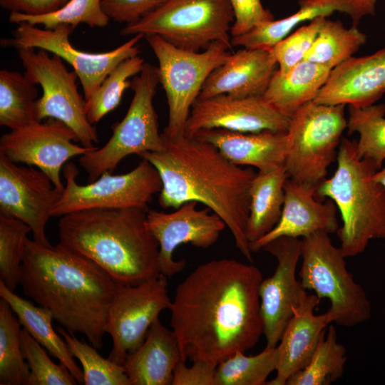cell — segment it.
Returning a JSON list of instances; mask_svg holds the SVG:
<instances>
[{"instance_id": "obj_37", "label": "cell", "mask_w": 385, "mask_h": 385, "mask_svg": "<svg viewBox=\"0 0 385 385\" xmlns=\"http://www.w3.org/2000/svg\"><path fill=\"white\" fill-rule=\"evenodd\" d=\"M102 0H69L56 11L42 15H29L12 11L9 20L19 24L26 21L31 25H43L53 29L60 24H68L75 29L80 24L90 27H105L111 19L103 9Z\"/></svg>"}, {"instance_id": "obj_7", "label": "cell", "mask_w": 385, "mask_h": 385, "mask_svg": "<svg viewBox=\"0 0 385 385\" xmlns=\"http://www.w3.org/2000/svg\"><path fill=\"white\" fill-rule=\"evenodd\" d=\"M158 83V67L145 62L141 72L131 81L133 96L127 113L114 125L110 139L103 147L80 156V165L87 173L88 181L96 180L105 172L113 173L128 155L164 149L153 106Z\"/></svg>"}, {"instance_id": "obj_19", "label": "cell", "mask_w": 385, "mask_h": 385, "mask_svg": "<svg viewBox=\"0 0 385 385\" xmlns=\"http://www.w3.org/2000/svg\"><path fill=\"white\" fill-rule=\"evenodd\" d=\"M289 120L290 117L278 111L262 96L236 98L220 94L195 101L184 133L193 138L200 130L215 128L242 133L287 132Z\"/></svg>"}, {"instance_id": "obj_43", "label": "cell", "mask_w": 385, "mask_h": 385, "mask_svg": "<svg viewBox=\"0 0 385 385\" xmlns=\"http://www.w3.org/2000/svg\"><path fill=\"white\" fill-rule=\"evenodd\" d=\"M164 0H102L103 11L114 21L130 24L155 9Z\"/></svg>"}, {"instance_id": "obj_31", "label": "cell", "mask_w": 385, "mask_h": 385, "mask_svg": "<svg viewBox=\"0 0 385 385\" xmlns=\"http://www.w3.org/2000/svg\"><path fill=\"white\" fill-rule=\"evenodd\" d=\"M366 41L356 26L346 29L339 21L326 19L305 60L334 68L351 58Z\"/></svg>"}, {"instance_id": "obj_18", "label": "cell", "mask_w": 385, "mask_h": 385, "mask_svg": "<svg viewBox=\"0 0 385 385\" xmlns=\"http://www.w3.org/2000/svg\"><path fill=\"white\" fill-rule=\"evenodd\" d=\"M197 202H185L172 212L155 210L147 212V225L159 243L161 274L171 277L182 271L186 262L175 260L173 253L182 244L206 249L218 240L226 225L208 208L198 210Z\"/></svg>"}, {"instance_id": "obj_40", "label": "cell", "mask_w": 385, "mask_h": 385, "mask_svg": "<svg viewBox=\"0 0 385 385\" xmlns=\"http://www.w3.org/2000/svg\"><path fill=\"white\" fill-rule=\"evenodd\" d=\"M24 358L30 369L26 385H76L77 381L63 364H56L42 346L24 329L20 334Z\"/></svg>"}, {"instance_id": "obj_29", "label": "cell", "mask_w": 385, "mask_h": 385, "mask_svg": "<svg viewBox=\"0 0 385 385\" xmlns=\"http://www.w3.org/2000/svg\"><path fill=\"white\" fill-rule=\"evenodd\" d=\"M288 178L284 165L257 172L250 189L247 225L250 244L267 234L279 220L284 201V185Z\"/></svg>"}, {"instance_id": "obj_13", "label": "cell", "mask_w": 385, "mask_h": 385, "mask_svg": "<svg viewBox=\"0 0 385 385\" xmlns=\"http://www.w3.org/2000/svg\"><path fill=\"white\" fill-rule=\"evenodd\" d=\"M73 28L60 24L53 29H40L23 21L12 31L11 38L0 41L2 47L44 49L59 56L68 62L77 73L87 100L107 76L123 61L139 53L138 43L144 37L143 34L133 36L120 46L106 52L89 53L73 47L69 36Z\"/></svg>"}, {"instance_id": "obj_44", "label": "cell", "mask_w": 385, "mask_h": 385, "mask_svg": "<svg viewBox=\"0 0 385 385\" xmlns=\"http://www.w3.org/2000/svg\"><path fill=\"white\" fill-rule=\"evenodd\" d=\"M216 366L203 361H192L191 366L180 360L174 372L172 385H215Z\"/></svg>"}, {"instance_id": "obj_24", "label": "cell", "mask_w": 385, "mask_h": 385, "mask_svg": "<svg viewBox=\"0 0 385 385\" xmlns=\"http://www.w3.org/2000/svg\"><path fill=\"white\" fill-rule=\"evenodd\" d=\"M376 0H299V9L293 14L279 20L260 24L247 33L231 37L232 46L270 49L300 24L334 12L348 14L356 26L365 16L374 15Z\"/></svg>"}, {"instance_id": "obj_46", "label": "cell", "mask_w": 385, "mask_h": 385, "mask_svg": "<svg viewBox=\"0 0 385 385\" xmlns=\"http://www.w3.org/2000/svg\"><path fill=\"white\" fill-rule=\"evenodd\" d=\"M373 178L385 188V168L378 170L374 175Z\"/></svg>"}, {"instance_id": "obj_12", "label": "cell", "mask_w": 385, "mask_h": 385, "mask_svg": "<svg viewBox=\"0 0 385 385\" xmlns=\"http://www.w3.org/2000/svg\"><path fill=\"white\" fill-rule=\"evenodd\" d=\"M78 173L73 163L63 167L66 185L52 217L93 208H140L148 212L153 195L162 190L158 171L143 158L127 173L112 175L105 172L88 185L77 183Z\"/></svg>"}, {"instance_id": "obj_32", "label": "cell", "mask_w": 385, "mask_h": 385, "mask_svg": "<svg viewBox=\"0 0 385 385\" xmlns=\"http://www.w3.org/2000/svg\"><path fill=\"white\" fill-rule=\"evenodd\" d=\"M325 334L308 364L291 376L286 385H328L342 376L346 361V348L338 342L334 325H329Z\"/></svg>"}, {"instance_id": "obj_33", "label": "cell", "mask_w": 385, "mask_h": 385, "mask_svg": "<svg viewBox=\"0 0 385 385\" xmlns=\"http://www.w3.org/2000/svg\"><path fill=\"white\" fill-rule=\"evenodd\" d=\"M385 104L366 107L349 106L348 134L359 133L356 150L359 158L381 168L385 160Z\"/></svg>"}, {"instance_id": "obj_6", "label": "cell", "mask_w": 385, "mask_h": 385, "mask_svg": "<svg viewBox=\"0 0 385 385\" xmlns=\"http://www.w3.org/2000/svg\"><path fill=\"white\" fill-rule=\"evenodd\" d=\"M234 20L229 0H164L139 20L127 24L120 34L158 35L178 48L199 52L216 41L232 47Z\"/></svg>"}, {"instance_id": "obj_30", "label": "cell", "mask_w": 385, "mask_h": 385, "mask_svg": "<svg viewBox=\"0 0 385 385\" xmlns=\"http://www.w3.org/2000/svg\"><path fill=\"white\" fill-rule=\"evenodd\" d=\"M17 71H0V125L15 130L35 121L38 90Z\"/></svg>"}, {"instance_id": "obj_38", "label": "cell", "mask_w": 385, "mask_h": 385, "mask_svg": "<svg viewBox=\"0 0 385 385\" xmlns=\"http://www.w3.org/2000/svg\"><path fill=\"white\" fill-rule=\"evenodd\" d=\"M57 331L71 354L81 362L84 385H131L123 365L103 358L94 346L78 340L62 327H57Z\"/></svg>"}, {"instance_id": "obj_23", "label": "cell", "mask_w": 385, "mask_h": 385, "mask_svg": "<svg viewBox=\"0 0 385 385\" xmlns=\"http://www.w3.org/2000/svg\"><path fill=\"white\" fill-rule=\"evenodd\" d=\"M277 69L270 50L242 48L231 53L209 75L198 98L220 94L236 98L262 96Z\"/></svg>"}, {"instance_id": "obj_42", "label": "cell", "mask_w": 385, "mask_h": 385, "mask_svg": "<svg viewBox=\"0 0 385 385\" xmlns=\"http://www.w3.org/2000/svg\"><path fill=\"white\" fill-rule=\"evenodd\" d=\"M229 1L235 16L231 37L247 33L260 24L274 19L270 11L263 6L261 0Z\"/></svg>"}, {"instance_id": "obj_27", "label": "cell", "mask_w": 385, "mask_h": 385, "mask_svg": "<svg viewBox=\"0 0 385 385\" xmlns=\"http://www.w3.org/2000/svg\"><path fill=\"white\" fill-rule=\"evenodd\" d=\"M332 69L304 60L284 74L277 70L262 97L282 114L290 117L304 104L314 101Z\"/></svg>"}, {"instance_id": "obj_8", "label": "cell", "mask_w": 385, "mask_h": 385, "mask_svg": "<svg viewBox=\"0 0 385 385\" xmlns=\"http://www.w3.org/2000/svg\"><path fill=\"white\" fill-rule=\"evenodd\" d=\"M329 235L317 232L302 239L299 277L305 290H313L320 299L329 300L327 312L332 322L354 327L370 319L371 303L364 288L347 270L346 257Z\"/></svg>"}, {"instance_id": "obj_28", "label": "cell", "mask_w": 385, "mask_h": 385, "mask_svg": "<svg viewBox=\"0 0 385 385\" xmlns=\"http://www.w3.org/2000/svg\"><path fill=\"white\" fill-rule=\"evenodd\" d=\"M0 297L8 302L20 324L33 338L44 347L51 356L68 368L78 384H83V371L76 363L65 340L52 327L54 319L51 311L41 306H35L31 302L16 294L1 280Z\"/></svg>"}, {"instance_id": "obj_10", "label": "cell", "mask_w": 385, "mask_h": 385, "mask_svg": "<svg viewBox=\"0 0 385 385\" xmlns=\"http://www.w3.org/2000/svg\"><path fill=\"white\" fill-rule=\"evenodd\" d=\"M144 37L158 61L160 83L168 106V121L163 134L170 138L184 135L191 108L204 83L226 61L232 47L216 41L195 52L178 48L158 35Z\"/></svg>"}, {"instance_id": "obj_39", "label": "cell", "mask_w": 385, "mask_h": 385, "mask_svg": "<svg viewBox=\"0 0 385 385\" xmlns=\"http://www.w3.org/2000/svg\"><path fill=\"white\" fill-rule=\"evenodd\" d=\"M30 232L31 227L23 221L0 215V280L12 292L19 284Z\"/></svg>"}, {"instance_id": "obj_16", "label": "cell", "mask_w": 385, "mask_h": 385, "mask_svg": "<svg viewBox=\"0 0 385 385\" xmlns=\"http://www.w3.org/2000/svg\"><path fill=\"white\" fill-rule=\"evenodd\" d=\"M62 193L38 168L19 165L0 153V215L28 225L36 242L51 245L45 227Z\"/></svg>"}, {"instance_id": "obj_26", "label": "cell", "mask_w": 385, "mask_h": 385, "mask_svg": "<svg viewBox=\"0 0 385 385\" xmlns=\"http://www.w3.org/2000/svg\"><path fill=\"white\" fill-rule=\"evenodd\" d=\"M181 359L175 334L158 318L143 344L127 355L123 366L131 385H172L174 370Z\"/></svg>"}, {"instance_id": "obj_25", "label": "cell", "mask_w": 385, "mask_h": 385, "mask_svg": "<svg viewBox=\"0 0 385 385\" xmlns=\"http://www.w3.org/2000/svg\"><path fill=\"white\" fill-rule=\"evenodd\" d=\"M194 137L214 145L236 165L253 166L264 171L284 164L287 132L242 133L215 128L200 130Z\"/></svg>"}, {"instance_id": "obj_11", "label": "cell", "mask_w": 385, "mask_h": 385, "mask_svg": "<svg viewBox=\"0 0 385 385\" xmlns=\"http://www.w3.org/2000/svg\"><path fill=\"white\" fill-rule=\"evenodd\" d=\"M48 53L33 48L18 50L24 76L43 90L42 96L36 101V120H61L75 132L82 146L93 148L98 143V135L88 120L86 100L77 88L78 75L68 70L59 56L52 53L51 56Z\"/></svg>"}, {"instance_id": "obj_5", "label": "cell", "mask_w": 385, "mask_h": 385, "mask_svg": "<svg viewBox=\"0 0 385 385\" xmlns=\"http://www.w3.org/2000/svg\"><path fill=\"white\" fill-rule=\"evenodd\" d=\"M356 144L341 140L336 171L316 189L317 198L332 200L340 212L342 225L337 232L345 257L364 252L371 240L385 239V188L373 178L379 169L359 157Z\"/></svg>"}, {"instance_id": "obj_4", "label": "cell", "mask_w": 385, "mask_h": 385, "mask_svg": "<svg viewBox=\"0 0 385 385\" xmlns=\"http://www.w3.org/2000/svg\"><path fill=\"white\" fill-rule=\"evenodd\" d=\"M140 208H93L60 217L59 244L102 267L118 284L158 277L159 243Z\"/></svg>"}, {"instance_id": "obj_41", "label": "cell", "mask_w": 385, "mask_h": 385, "mask_svg": "<svg viewBox=\"0 0 385 385\" xmlns=\"http://www.w3.org/2000/svg\"><path fill=\"white\" fill-rule=\"evenodd\" d=\"M326 19L320 16L310 21L269 49L277 63V71L280 74L286 73L305 60Z\"/></svg>"}, {"instance_id": "obj_9", "label": "cell", "mask_w": 385, "mask_h": 385, "mask_svg": "<svg viewBox=\"0 0 385 385\" xmlns=\"http://www.w3.org/2000/svg\"><path fill=\"white\" fill-rule=\"evenodd\" d=\"M344 107L312 101L290 116L284 164L289 178L315 188L326 179L347 127Z\"/></svg>"}, {"instance_id": "obj_17", "label": "cell", "mask_w": 385, "mask_h": 385, "mask_svg": "<svg viewBox=\"0 0 385 385\" xmlns=\"http://www.w3.org/2000/svg\"><path fill=\"white\" fill-rule=\"evenodd\" d=\"M302 240L297 237H280L262 250L274 256L277 265L274 274L260 283L259 294L263 321V334L267 346L274 347L306 292L296 278V269L301 257Z\"/></svg>"}, {"instance_id": "obj_1", "label": "cell", "mask_w": 385, "mask_h": 385, "mask_svg": "<svg viewBox=\"0 0 385 385\" xmlns=\"http://www.w3.org/2000/svg\"><path fill=\"white\" fill-rule=\"evenodd\" d=\"M260 270L233 259L198 265L176 287L170 324L182 360L217 366L255 346L263 334Z\"/></svg>"}, {"instance_id": "obj_35", "label": "cell", "mask_w": 385, "mask_h": 385, "mask_svg": "<svg viewBox=\"0 0 385 385\" xmlns=\"http://www.w3.org/2000/svg\"><path fill=\"white\" fill-rule=\"evenodd\" d=\"M277 350L267 346L254 356L237 351L216 366L215 385H264L276 371Z\"/></svg>"}, {"instance_id": "obj_45", "label": "cell", "mask_w": 385, "mask_h": 385, "mask_svg": "<svg viewBox=\"0 0 385 385\" xmlns=\"http://www.w3.org/2000/svg\"><path fill=\"white\" fill-rule=\"evenodd\" d=\"M69 0H0L2 8L29 15H42L57 11Z\"/></svg>"}, {"instance_id": "obj_36", "label": "cell", "mask_w": 385, "mask_h": 385, "mask_svg": "<svg viewBox=\"0 0 385 385\" xmlns=\"http://www.w3.org/2000/svg\"><path fill=\"white\" fill-rule=\"evenodd\" d=\"M145 61L138 55L121 61L86 100V115L92 125L98 123L120 103L125 90L130 88L128 78L140 73Z\"/></svg>"}, {"instance_id": "obj_15", "label": "cell", "mask_w": 385, "mask_h": 385, "mask_svg": "<svg viewBox=\"0 0 385 385\" xmlns=\"http://www.w3.org/2000/svg\"><path fill=\"white\" fill-rule=\"evenodd\" d=\"M73 141L78 138L71 128L61 120L48 118L2 135L0 153L14 163L38 168L63 191L65 185L60 176L63 165L70 158L97 148L79 146Z\"/></svg>"}, {"instance_id": "obj_22", "label": "cell", "mask_w": 385, "mask_h": 385, "mask_svg": "<svg viewBox=\"0 0 385 385\" xmlns=\"http://www.w3.org/2000/svg\"><path fill=\"white\" fill-rule=\"evenodd\" d=\"M321 299L303 294L277 345L276 376L267 385H286L288 379L309 362L326 328L332 322L328 312L316 315Z\"/></svg>"}, {"instance_id": "obj_2", "label": "cell", "mask_w": 385, "mask_h": 385, "mask_svg": "<svg viewBox=\"0 0 385 385\" xmlns=\"http://www.w3.org/2000/svg\"><path fill=\"white\" fill-rule=\"evenodd\" d=\"M162 135L163 150L138 155L159 173L160 207L176 209L190 201L205 205L222 220L237 248L252 262L247 225L250 189L257 172L232 163L214 145L195 137Z\"/></svg>"}, {"instance_id": "obj_20", "label": "cell", "mask_w": 385, "mask_h": 385, "mask_svg": "<svg viewBox=\"0 0 385 385\" xmlns=\"http://www.w3.org/2000/svg\"><path fill=\"white\" fill-rule=\"evenodd\" d=\"M316 189L288 178L284 185V201L279 220L267 234L250 244L252 252L280 237L303 238L317 232H337L339 228L337 207L331 199L320 202Z\"/></svg>"}, {"instance_id": "obj_21", "label": "cell", "mask_w": 385, "mask_h": 385, "mask_svg": "<svg viewBox=\"0 0 385 385\" xmlns=\"http://www.w3.org/2000/svg\"><path fill=\"white\" fill-rule=\"evenodd\" d=\"M385 93V48L361 57L348 58L332 69L316 103L366 107Z\"/></svg>"}, {"instance_id": "obj_14", "label": "cell", "mask_w": 385, "mask_h": 385, "mask_svg": "<svg viewBox=\"0 0 385 385\" xmlns=\"http://www.w3.org/2000/svg\"><path fill=\"white\" fill-rule=\"evenodd\" d=\"M167 277H158L135 286L120 285L109 308L106 332L112 338L108 359L123 365L128 354L144 342L148 331L168 309Z\"/></svg>"}, {"instance_id": "obj_3", "label": "cell", "mask_w": 385, "mask_h": 385, "mask_svg": "<svg viewBox=\"0 0 385 385\" xmlns=\"http://www.w3.org/2000/svg\"><path fill=\"white\" fill-rule=\"evenodd\" d=\"M19 284L61 327L102 348L109 308L121 284L98 265L59 244L28 238Z\"/></svg>"}, {"instance_id": "obj_34", "label": "cell", "mask_w": 385, "mask_h": 385, "mask_svg": "<svg viewBox=\"0 0 385 385\" xmlns=\"http://www.w3.org/2000/svg\"><path fill=\"white\" fill-rule=\"evenodd\" d=\"M16 316L8 302L1 298L0 385H26L30 376L21 348V324Z\"/></svg>"}]
</instances>
